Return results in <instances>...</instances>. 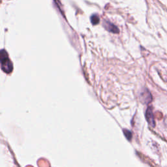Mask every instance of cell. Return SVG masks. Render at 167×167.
<instances>
[{"mask_svg": "<svg viewBox=\"0 0 167 167\" xmlns=\"http://www.w3.org/2000/svg\"><path fill=\"white\" fill-rule=\"evenodd\" d=\"M1 69L6 73H10L13 71V64L8 58L7 54L5 50L1 52Z\"/></svg>", "mask_w": 167, "mask_h": 167, "instance_id": "1", "label": "cell"}, {"mask_svg": "<svg viewBox=\"0 0 167 167\" xmlns=\"http://www.w3.org/2000/svg\"><path fill=\"white\" fill-rule=\"evenodd\" d=\"M146 118H147V122L150 125H151L153 127L155 126V122H154V118L153 116L152 111L151 110L150 108H148L146 112Z\"/></svg>", "mask_w": 167, "mask_h": 167, "instance_id": "2", "label": "cell"}, {"mask_svg": "<svg viewBox=\"0 0 167 167\" xmlns=\"http://www.w3.org/2000/svg\"><path fill=\"white\" fill-rule=\"evenodd\" d=\"M105 27L106 28V29H108L110 32H112V33H118L119 32L118 27L116 25H114V24L110 23V22H107L106 24Z\"/></svg>", "mask_w": 167, "mask_h": 167, "instance_id": "3", "label": "cell"}, {"mask_svg": "<svg viewBox=\"0 0 167 167\" xmlns=\"http://www.w3.org/2000/svg\"><path fill=\"white\" fill-rule=\"evenodd\" d=\"M91 22H92L93 24H94V25H96L99 23V17L97 16V15H93L92 17H91Z\"/></svg>", "mask_w": 167, "mask_h": 167, "instance_id": "4", "label": "cell"}]
</instances>
